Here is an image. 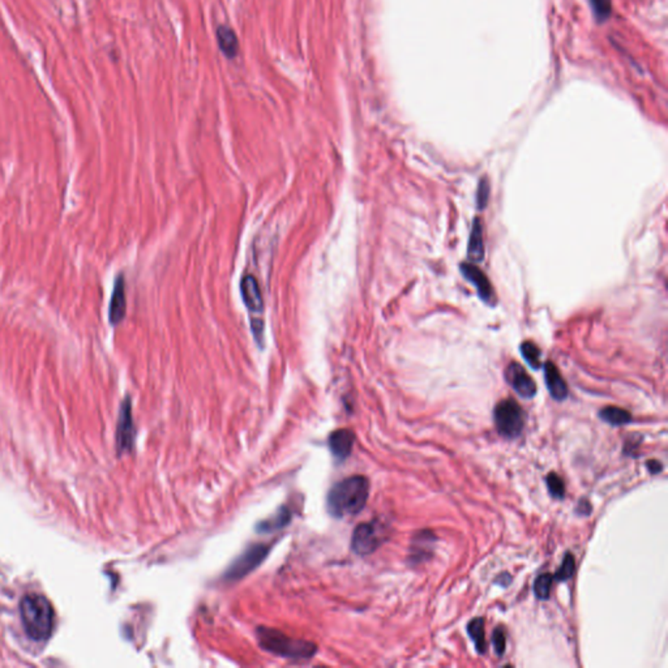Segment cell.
<instances>
[{
  "label": "cell",
  "mask_w": 668,
  "mask_h": 668,
  "mask_svg": "<svg viewBox=\"0 0 668 668\" xmlns=\"http://www.w3.org/2000/svg\"><path fill=\"white\" fill-rule=\"evenodd\" d=\"M370 496V482L363 475L345 478L328 493V510L333 517L354 516L366 507Z\"/></svg>",
  "instance_id": "6da1fadb"
},
{
  "label": "cell",
  "mask_w": 668,
  "mask_h": 668,
  "mask_svg": "<svg viewBox=\"0 0 668 668\" xmlns=\"http://www.w3.org/2000/svg\"><path fill=\"white\" fill-rule=\"evenodd\" d=\"M21 621L26 635L33 641H45L54 629V610L48 598L40 594H28L20 602Z\"/></svg>",
  "instance_id": "7a4b0ae2"
},
{
  "label": "cell",
  "mask_w": 668,
  "mask_h": 668,
  "mask_svg": "<svg viewBox=\"0 0 668 668\" xmlns=\"http://www.w3.org/2000/svg\"><path fill=\"white\" fill-rule=\"evenodd\" d=\"M257 640L264 650L289 659H310L318 652L310 641L286 636L276 629H257Z\"/></svg>",
  "instance_id": "3957f363"
},
{
  "label": "cell",
  "mask_w": 668,
  "mask_h": 668,
  "mask_svg": "<svg viewBox=\"0 0 668 668\" xmlns=\"http://www.w3.org/2000/svg\"><path fill=\"white\" fill-rule=\"evenodd\" d=\"M388 538V529L380 521H370L357 526L351 539V549L362 556L374 554Z\"/></svg>",
  "instance_id": "277c9868"
},
{
  "label": "cell",
  "mask_w": 668,
  "mask_h": 668,
  "mask_svg": "<svg viewBox=\"0 0 668 668\" xmlns=\"http://www.w3.org/2000/svg\"><path fill=\"white\" fill-rule=\"evenodd\" d=\"M495 423L504 438H515L524 430V411L515 399H504L495 409Z\"/></svg>",
  "instance_id": "5b68a950"
},
{
  "label": "cell",
  "mask_w": 668,
  "mask_h": 668,
  "mask_svg": "<svg viewBox=\"0 0 668 668\" xmlns=\"http://www.w3.org/2000/svg\"><path fill=\"white\" fill-rule=\"evenodd\" d=\"M268 552H269V547H266L265 544H256L249 547L244 554H242L230 565L227 572L225 573L226 580L237 581L247 576L248 573L252 572L256 566L263 563Z\"/></svg>",
  "instance_id": "8992f818"
},
{
  "label": "cell",
  "mask_w": 668,
  "mask_h": 668,
  "mask_svg": "<svg viewBox=\"0 0 668 668\" xmlns=\"http://www.w3.org/2000/svg\"><path fill=\"white\" fill-rule=\"evenodd\" d=\"M135 430H134V421H132V405L131 399L126 398L122 404L120 409L119 422L117 431V444L120 453L129 451L134 446Z\"/></svg>",
  "instance_id": "52a82bcc"
},
{
  "label": "cell",
  "mask_w": 668,
  "mask_h": 668,
  "mask_svg": "<svg viewBox=\"0 0 668 668\" xmlns=\"http://www.w3.org/2000/svg\"><path fill=\"white\" fill-rule=\"evenodd\" d=\"M505 379L521 397L533 398L535 396L537 384L521 365L512 362L510 366L507 367Z\"/></svg>",
  "instance_id": "ba28073f"
},
{
  "label": "cell",
  "mask_w": 668,
  "mask_h": 668,
  "mask_svg": "<svg viewBox=\"0 0 668 668\" xmlns=\"http://www.w3.org/2000/svg\"><path fill=\"white\" fill-rule=\"evenodd\" d=\"M461 271L463 277L475 286L480 299L485 301V303H488V304H491L493 299H495L492 285L487 279V276L483 273V271L479 269L477 265H474V264L463 263L461 265Z\"/></svg>",
  "instance_id": "9c48e42d"
},
{
  "label": "cell",
  "mask_w": 668,
  "mask_h": 668,
  "mask_svg": "<svg viewBox=\"0 0 668 668\" xmlns=\"http://www.w3.org/2000/svg\"><path fill=\"white\" fill-rule=\"evenodd\" d=\"M127 311V299H126V285L124 279L120 274L115 281L114 290H112V302L109 310V320L112 325H118L126 316Z\"/></svg>",
  "instance_id": "30bf717a"
},
{
  "label": "cell",
  "mask_w": 668,
  "mask_h": 668,
  "mask_svg": "<svg viewBox=\"0 0 668 668\" xmlns=\"http://www.w3.org/2000/svg\"><path fill=\"white\" fill-rule=\"evenodd\" d=\"M240 294L247 308L251 312H262L264 308L263 294L259 282L252 276H244L240 281Z\"/></svg>",
  "instance_id": "8fae6325"
},
{
  "label": "cell",
  "mask_w": 668,
  "mask_h": 668,
  "mask_svg": "<svg viewBox=\"0 0 668 668\" xmlns=\"http://www.w3.org/2000/svg\"><path fill=\"white\" fill-rule=\"evenodd\" d=\"M354 443L355 435L352 431L348 429L334 431L329 436L330 451L338 460H346L350 456Z\"/></svg>",
  "instance_id": "7c38bea8"
},
{
  "label": "cell",
  "mask_w": 668,
  "mask_h": 668,
  "mask_svg": "<svg viewBox=\"0 0 668 668\" xmlns=\"http://www.w3.org/2000/svg\"><path fill=\"white\" fill-rule=\"evenodd\" d=\"M544 377H546V384H547L549 394L552 396V398H555L556 401L565 399L568 396V387H566V382L560 374V371L557 370V367L554 363L547 362L544 365Z\"/></svg>",
  "instance_id": "4fadbf2b"
},
{
  "label": "cell",
  "mask_w": 668,
  "mask_h": 668,
  "mask_svg": "<svg viewBox=\"0 0 668 668\" xmlns=\"http://www.w3.org/2000/svg\"><path fill=\"white\" fill-rule=\"evenodd\" d=\"M215 36H217V42H218V46L221 48L223 55L229 58V59H234L235 56L238 55V37L231 28L226 26V25H221V26L217 28Z\"/></svg>",
  "instance_id": "5bb4252c"
},
{
  "label": "cell",
  "mask_w": 668,
  "mask_h": 668,
  "mask_svg": "<svg viewBox=\"0 0 668 668\" xmlns=\"http://www.w3.org/2000/svg\"><path fill=\"white\" fill-rule=\"evenodd\" d=\"M468 256L470 260L474 263H479L485 257V243H483V232H482V225L479 220H474L471 232H470L469 248H468Z\"/></svg>",
  "instance_id": "9a60e30c"
},
{
  "label": "cell",
  "mask_w": 668,
  "mask_h": 668,
  "mask_svg": "<svg viewBox=\"0 0 668 668\" xmlns=\"http://www.w3.org/2000/svg\"><path fill=\"white\" fill-rule=\"evenodd\" d=\"M599 415L605 422L611 424V426H618V427L627 424L632 419V415L629 411L621 409V407H616V406L605 407L603 410H600Z\"/></svg>",
  "instance_id": "2e32d148"
},
{
  "label": "cell",
  "mask_w": 668,
  "mask_h": 668,
  "mask_svg": "<svg viewBox=\"0 0 668 668\" xmlns=\"http://www.w3.org/2000/svg\"><path fill=\"white\" fill-rule=\"evenodd\" d=\"M468 632H469L471 640L477 646V650L479 652H485V620L482 618H477L471 620L468 625Z\"/></svg>",
  "instance_id": "e0dca14e"
},
{
  "label": "cell",
  "mask_w": 668,
  "mask_h": 668,
  "mask_svg": "<svg viewBox=\"0 0 668 668\" xmlns=\"http://www.w3.org/2000/svg\"><path fill=\"white\" fill-rule=\"evenodd\" d=\"M291 518V513L290 510L284 508V510H279L277 515H274L273 517L264 521L263 524H260V526L257 527L260 532L263 533H271V532H276V530H279L281 527L287 525L289 521Z\"/></svg>",
  "instance_id": "ac0fdd59"
},
{
  "label": "cell",
  "mask_w": 668,
  "mask_h": 668,
  "mask_svg": "<svg viewBox=\"0 0 668 668\" xmlns=\"http://www.w3.org/2000/svg\"><path fill=\"white\" fill-rule=\"evenodd\" d=\"M521 354H522V357H524L526 362L533 368H535V370L541 368V350L535 343H530V341L522 343L521 345Z\"/></svg>",
  "instance_id": "d6986e66"
},
{
  "label": "cell",
  "mask_w": 668,
  "mask_h": 668,
  "mask_svg": "<svg viewBox=\"0 0 668 668\" xmlns=\"http://www.w3.org/2000/svg\"><path fill=\"white\" fill-rule=\"evenodd\" d=\"M552 582H554V576L552 574H549V573L541 574L534 583L535 596L539 599H547L549 597V593H551Z\"/></svg>",
  "instance_id": "ffe728a7"
},
{
  "label": "cell",
  "mask_w": 668,
  "mask_h": 668,
  "mask_svg": "<svg viewBox=\"0 0 668 668\" xmlns=\"http://www.w3.org/2000/svg\"><path fill=\"white\" fill-rule=\"evenodd\" d=\"M574 571H576V563H574V557L571 555V554H566L563 560V564L559 568L554 580L557 581H566L569 580L574 574Z\"/></svg>",
  "instance_id": "44dd1931"
},
{
  "label": "cell",
  "mask_w": 668,
  "mask_h": 668,
  "mask_svg": "<svg viewBox=\"0 0 668 668\" xmlns=\"http://www.w3.org/2000/svg\"><path fill=\"white\" fill-rule=\"evenodd\" d=\"M598 21H605L611 15V0H590Z\"/></svg>",
  "instance_id": "7402d4cb"
},
{
  "label": "cell",
  "mask_w": 668,
  "mask_h": 668,
  "mask_svg": "<svg viewBox=\"0 0 668 668\" xmlns=\"http://www.w3.org/2000/svg\"><path fill=\"white\" fill-rule=\"evenodd\" d=\"M547 487H549V493L556 497V499H563L565 495V485L563 479L557 475L556 473H551L547 477Z\"/></svg>",
  "instance_id": "603a6c76"
},
{
  "label": "cell",
  "mask_w": 668,
  "mask_h": 668,
  "mask_svg": "<svg viewBox=\"0 0 668 668\" xmlns=\"http://www.w3.org/2000/svg\"><path fill=\"white\" fill-rule=\"evenodd\" d=\"M492 644L495 652L499 657H501L505 652V646H507V638H505V633H504L502 629L496 628L493 630Z\"/></svg>",
  "instance_id": "cb8c5ba5"
},
{
  "label": "cell",
  "mask_w": 668,
  "mask_h": 668,
  "mask_svg": "<svg viewBox=\"0 0 668 668\" xmlns=\"http://www.w3.org/2000/svg\"><path fill=\"white\" fill-rule=\"evenodd\" d=\"M488 193H490V185L487 183V181L483 179V181L479 183V190H478V207H485V204H487V201H488V196H490Z\"/></svg>",
  "instance_id": "d4e9b609"
},
{
  "label": "cell",
  "mask_w": 668,
  "mask_h": 668,
  "mask_svg": "<svg viewBox=\"0 0 668 668\" xmlns=\"http://www.w3.org/2000/svg\"><path fill=\"white\" fill-rule=\"evenodd\" d=\"M646 466H647V469L650 470V473H652V474L660 473L662 468H663L662 463H660L659 461H657V460H652V461L647 462Z\"/></svg>",
  "instance_id": "484cf974"
}]
</instances>
